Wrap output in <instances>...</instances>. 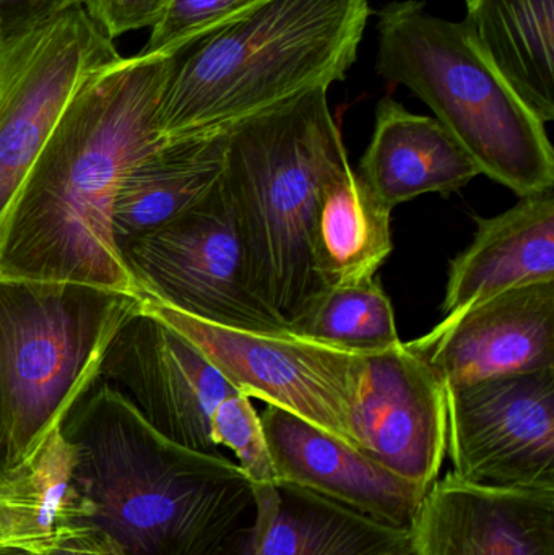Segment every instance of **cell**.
Wrapping results in <instances>:
<instances>
[{
    "instance_id": "obj_1",
    "label": "cell",
    "mask_w": 554,
    "mask_h": 555,
    "mask_svg": "<svg viewBox=\"0 0 554 555\" xmlns=\"http://www.w3.org/2000/svg\"><path fill=\"white\" fill-rule=\"evenodd\" d=\"M171 55L91 72L62 111L0 227V278L74 281L140 297L113 234L120 182L163 143L155 113Z\"/></svg>"
},
{
    "instance_id": "obj_2",
    "label": "cell",
    "mask_w": 554,
    "mask_h": 555,
    "mask_svg": "<svg viewBox=\"0 0 554 555\" xmlns=\"http://www.w3.org/2000/svg\"><path fill=\"white\" fill-rule=\"evenodd\" d=\"M88 527L127 555H208L254 511V491L223 453L195 452L153 429L98 378L61 426Z\"/></svg>"
},
{
    "instance_id": "obj_3",
    "label": "cell",
    "mask_w": 554,
    "mask_h": 555,
    "mask_svg": "<svg viewBox=\"0 0 554 555\" xmlns=\"http://www.w3.org/2000/svg\"><path fill=\"white\" fill-rule=\"evenodd\" d=\"M368 0H260L171 55L155 113L162 142L211 135L357 62Z\"/></svg>"
},
{
    "instance_id": "obj_4",
    "label": "cell",
    "mask_w": 554,
    "mask_h": 555,
    "mask_svg": "<svg viewBox=\"0 0 554 555\" xmlns=\"http://www.w3.org/2000/svg\"><path fill=\"white\" fill-rule=\"evenodd\" d=\"M223 182L257 296L292 330L321 293L312 257L322 188L348 159L327 90L314 88L227 129Z\"/></svg>"
},
{
    "instance_id": "obj_5",
    "label": "cell",
    "mask_w": 554,
    "mask_h": 555,
    "mask_svg": "<svg viewBox=\"0 0 554 555\" xmlns=\"http://www.w3.org/2000/svg\"><path fill=\"white\" fill-rule=\"evenodd\" d=\"M381 77L412 90L481 175L519 197L554 188L545 124L514 93L464 23L399 0L379 12Z\"/></svg>"
},
{
    "instance_id": "obj_6",
    "label": "cell",
    "mask_w": 554,
    "mask_h": 555,
    "mask_svg": "<svg viewBox=\"0 0 554 555\" xmlns=\"http://www.w3.org/2000/svg\"><path fill=\"white\" fill-rule=\"evenodd\" d=\"M140 297L74 281L0 278V429L13 473L96 384Z\"/></svg>"
},
{
    "instance_id": "obj_7",
    "label": "cell",
    "mask_w": 554,
    "mask_h": 555,
    "mask_svg": "<svg viewBox=\"0 0 554 555\" xmlns=\"http://www.w3.org/2000/svg\"><path fill=\"white\" fill-rule=\"evenodd\" d=\"M119 254L142 299L227 328L292 332L254 291L223 176L204 201Z\"/></svg>"
},
{
    "instance_id": "obj_8",
    "label": "cell",
    "mask_w": 554,
    "mask_h": 555,
    "mask_svg": "<svg viewBox=\"0 0 554 555\" xmlns=\"http://www.w3.org/2000/svg\"><path fill=\"white\" fill-rule=\"evenodd\" d=\"M140 306L188 338L240 393L282 408L353 446L348 421L368 354L293 332L214 325L150 299Z\"/></svg>"
},
{
    "instance_id": "obj_9",
    "label": "cell",
    "mask_w": 554,
    "mask_h": 555,
    "mask_svg": "<svg viewBox=\"0 0 554 555\" xmlns=\"http://www.w3.org/2000/svg\"><path fill=\"white\" fill-rule=\"evenodd\" d=\"M119 57L85 5L0 49V227L81 81Z\"/></svg>"
},
{
    "instance_id": "obj_10",
    "label": "cell",
    "mask_w": 554,
    "mask_h": 555,
    "mask_svg": "<svg viewBox=\"0 0 554 555\" xmlns=\"http://www.w3.org/2000/svg\"><path fill=\"white\" fill-rule=\"evenodd\" d=\"M452 475L472 486L554 491V369L446 388Z\"/></svg>"
},
{
    "instance_id": "obj_11",
    "label": "cell",
    "mask_w": 554,
    "mask_h": 555,
    "mask_svg": "<svg viewBox=\"0 0 554 555\" xmlns=\"http://www.w3.org/2000/svg\"><path fill=\"white\" fill-rule=\"evenodd\" d=\"M100 380L166 439L195 452L221 453L211 439V420L236 388L188 338L140 304L111 339Z\"/></svg>"
},
{
    "instance_id": "obj_12",
    "label": "cell",
    "mask_w": 554,
    "mask_h": 555,
    "mask_svg": "<svg viewBox=\"0 0 554 555\" xmlns=\"http://www.w3.org/2000/svg\"><path fill=\"white\" fill-rule=\"evenodd\" d=\"M348 429L355 449L429 491L448 452L446 385L405 343L371 352Z\"/></svg>"
},
{
    "instance_id": "obj_13",
    "label": "cell",
    "mask_w": 554,
    "mask_h": 555,
    "mask_svg": "<svg viewBox=\"0 0 554 555\" xmlns=\"http://www.w3.org/2000/svg\"><path fill=\"white\" fill-rule=\"evenodd\" d=\"M405 345L446 388L554 369V281L468 304Z\"/></svg>"
},
{
    "instance_id": "obj_14",
    "label": "cell",
    "mask_w": 554,
    "mask_h": 555,
    "mask_svg": "<svg viewBox=\"0 0 554 555\" xmlns=\"http://www.w3.org/2000/svg\"><path fill=\"white\" fill-rule=\"evenodd\" d=\"M260 423L276 481L314 492L386 527L412 531L428 491L282 408L267 404Z\"/></svg>"
},
{
    "instance_id": "obj_15",
    "label": "cell",
    "mask_w": 554,
    "mask_h": 555,
    "mask_svg": "<svg viewBox=\"0 0 554 555\" xmlns=\"http://www.w3.org/2000/svg\"><path fill=\"white\" fill-rule=\"evenodd\" d=\"M410 534L415 555H554V491L480 488L448 473Z\"/></svg>"
},
{
    "instance_id": "obj_16",
    "label": "cell",
    "mask_w": 554,
    "mask_h": 555,
    "mask_svg": "<svg viewBox=\"0 0 554 555\" xmlns=\"http://www.w3.org/2000/svg\"><path fill=\"white\" fill-rule=\"evenodd\" d=\"M410 531L370 520L298 486L279 482L276 498L254 511L208 555H397Z\"/></svg>"
},
{
    "instance_id": "obj_17",
    "label": "cell",
    "mask_w": 554,
    "mask_h": 555,
    "mask_svg": "<svg viewBox=\"0 0 554 555\" xmlns=\"http://www.w3.org/2000/svg\"><path fill=\"white\" fill-rule=\"evenodd\" d=\"M471 246L449 267L442 313L497 294L554 281V188L520 197L504 214L477 218Z\"/></svg>"
},
{
    "instance_id": "obj_18",
    "label": "cell",
    "mask_w": 554,
    "mask_h": 555,
    "mask_svg": "<svg viewBox=\"0 0 554 555\" xmlns=\"http://www.w3.org/2000/svg\"><path fill=\"white\" fill-rule=\"evenodd\" d=\"M358 172L390 208L423 194L461 191L481 175L435 117L410 113L392 98L377 104L373 137Z\"/></svg>"
},
{
    "instance_id": "obj_19",
    "label": "cell",
    "mask_w": 554,
    "mask_h": 555,
    "mask_svg": "<svg viewBox=\"0 0 554 555\" xmlns=\"http://www.w3.org/2000/svg\"><path fill=\"white\" fill-rule=\"evenodd\" d=\"M228 132L159 143L124 176L113 211L117 249L204 201L227 165Z\"/></svg>"
},
{
    "instance_id": "obj_20",
    "label": "cell",
    "mask_w": 554,
    "mask_h": 555,
    "mask_svg": "<svg viewBox=\"0 0 554 555\" xmlns=\"http://www.w3.org/2000/svg\"><path fill=\"white\" fill-rule=\"evenodd\" d=\"M392 210L348 159L328 175L312 237L314 270L322 289L353 286L376 278L394 249Z\"/></svg>"
},
{
    "instance_id": "obj_21",
    "label": "cell",
    "mask_w": 554,
    "mask_h": 555,
    "mask_svg": "<svg viewBox=\"0 0 554 555\" xmlns=\"http://www.w3.org/2000/svg\"><path fill=\"white\" fill-rule=\"evenodd\" d=\"M465 28L543 124L554 120V0H465Z\"/></svg>"
},
{
    "instance_id": "obj_22",
    "label": "cell",
    "mask_w": 554,
    "mask_h": 555,
    "mask_svg": "<svg viewBox=\"0 0 554 555\" xmlns=\"http://www.w3.org/2000/svg\"><path fill=\"white\" fill-rule=\"evenodd\" d=\"M80 507L64 450L46 442L0 489V551L41 554L78 530Z\"/></svg>"
},
{
    "instance_id": "obj_23",
    "label": "cell",
    "mask_w": 554,
    "mask_h": 555,
    "mask_svg": "<svg viewBox=\"0 0 554 555\" xmlns=\"http://www.w3.org/2000/svg\"><path fill=\"white\" fill-rule=\"evenodd\" d=\"M292 332L345 351H383L399 345L392 302L379 281L324 287L315 294Z\"/></svg>"
},
{
    "instance_id": "obj_24",
    "label": "cell",
    "mask_w": 554,
    "mask_h": 555,
    "mask_svg": "<svg viewBox=\"0 0 554 555\" xmlns=\"http://www.w3.org/2000/svg\"><path fill=\"white\" fill-rule=\"evenodd\" d=\"M211 439L236 456V463L250 481L254 511L266 507L276 498L275 469L267 449L260 414L246 395H230L218 404L211 420Z\"/></svg>"
},
{
    "instance_id": "obj_25",
    "label": "cell",
    "mask_w": 554,
    "mask_h": 555,
    "mask_svg": "<svg viewBox=\"0 0 554 555\" xmlns=\"http://www.w3.org/2000/svg\"><path fill=\"white\" fill-rule=\"evenodd\" d=\"M260 0H169L142 54L172 55Z\"/></svg>"
},
{
    "instance_id": "obj_26",
    "label": "cell",
    "mask_w": 554,
    "mask_h": 555,
    "mask_svg": "<svg viewBox=\"0 0 554 555\" xmlns=\"http://www.w3.org/2000/svg\"><path fill=\"white\" fill-rule=\"evenodd\" d=\"M87 0H0V49L26 38Z\"/></svg>"
},
{
    "instance_id": "obj_27",
    "label": "cell",
    "mask_w": 554,
    "mask_h": 555,
    "mask_svg": "<svg viewBox=\"0 0 554 555\" xmlns=\"http://www.w3.org/2000/svg\"><path fill=\"white\" fill-rule=\"evenodd\" d=\"M169 0H87L85 9L111 39L152 28Z\"/></svg>"
},
{
    "instance_id": "obj_28",
    "label": "cell",
    "mask_w": 554,
    "mask_h": 555,
    "mask_svg": "<svg viewBox=\"0 0 554 555\" xmlns=\"http://www.w3.org/2000/svg\"><path fill=\"white\" fill-rule=\"evenodd\" d=\"M38 555H127L123 547L103 531L93 527L78 528L59 538L52 546Z\"/></svg>"
},
{
    "instance_id": "obj_29",
    "label": "cell",
    "mask_w": 554,
    "mask_h": 555,
    "mask_svg": "<svg viewBox=\"0 0 554 555\" xmlns=\"http://www.w3.org/2000/svg\"><path fill=\"white\" fill-rule=\"evenodd\" d=\"M15 473L9 466V452H7L5 439H3L2 429H0V489L5 488L12 481Z\"/></svg>"
},
{
    "instance_id": "obj_30",
    "label": "cell",
    "mask_w": 554,
    "mask_h": 555,
    "mask_svg": "<svg viewBox=\"0 0 554 555\" xmlns=\"http://www.w3.org/2000/svg\"><path fill=\"white\" fill-rule=\"evenodd\" d=\"M0 555H31V554L23 553V551H16V550H2V551H0Z\"/></svg>"
},
{
    "instance_id": "obj_31",
    "label": "cell",
    "mask_w": 554,
    "mask_h": 555,
    "mask_svg": "<svg viewBox=\"0 0 554 555\" xmlns=\"http://www.w3.org/2000/svg\"><path fill=\"white\" fill-rule=\"evenodd\" d=\"M397 555H415V554H413L412 546H410L409 550L402 551V553H399Z\"/></svg>"
}]
</instances>
